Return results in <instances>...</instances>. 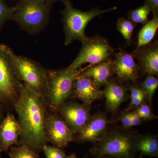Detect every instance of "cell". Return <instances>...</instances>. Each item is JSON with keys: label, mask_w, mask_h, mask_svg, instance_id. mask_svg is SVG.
Wrapping results in <instances>:
<instances>
[{"label": "cell", "mask_w": 158, "mask_h": 158, "mask_svg": "<svg viewBox=\"0 0 158 158\" xmlns=\"http://www.w3.org/2000/svg\"><path fill=\"white\" fill-rule=\"evenodd\" d=\"M14 54L9 46L0 44V101L13 105L23 85L15 71Z\"/></svg>", "instance_id": "cell-5"}, {"label": "cell", "mask_w": 158, "mask_h": 158, "mask_svg": "<svg viewBox=\"0 0 158 158\" xmlns=\"http://www.w3.org/2000/svg\"><path fill=\"white\" fill-rule=\"evenodd\" d=\"M151 12L150 6L147 3H144L141 7L131 10L128 13L127 19L134 25L141 23L144 25L149 21L148 15Z\"/></svg>", "instance_id": "cell-20"}, {"label": "cell", "mask_w": 158, "mask_h": 158, "mask_svg": "<svg viewBox=\"0 0 158 158\" xmlns=\"http://www.w3.org/2000/svg\"><path fill=\"white\" fill-rule=\"evenodd\" d=\"M106 100V106L109 110H117L126 98L127 92L122 85L115 80L110 79L103 91Z\"/></svg>", "instance_id": "cell-17"}, {"label": "cell", "mask_w": 158, "mask_h": 158, "mask_svg": "<svg viewBox=\"0 0 158 158\" xmlns=\"http://www.w3.org/2000/svg\"><path fill=\"white\" fill-rule=\"evenodd\" d=\"M135 112L141 119L150 120L156 118L152 112L149 107L146 104H141L138 106Z\"/></svg>", "instance_id": "cell-26"}, {"label": "cell", "mask_w": 158, "mask_h": 158, "mask_svg": "<svg viewBox=\"0 0 158 158\" xmlns=\"http://www.w3.org/2000/svg\"><path fill=\"white\" fill-rule=\"evenodd\" d=\"M13 62L19 80L44 98L47 86V70L34 60L15 54Z\"/></svg>", "instance_id": "cell-6"}, {"label": "cell", "mask_w": 158, "mask_h": 158, "mask_svg": "<svg viewBox=\"0 0 158 158\" xmlns=\"http://www.w3.org/2000/svg\"><path fill=\"white\" fill-rule=\"evenodd\" d=\"M73 94L88 106L104 96L103 91L99 90L91 79L80 73L75 80Z\"/></svg>", "instance_id": "cell-13"}, {"label": "cell", "mask_w": 158, "mask_h": 158, "mask_svg": "<svg viewBox=\"0 0 158 158\" xmlns=\"http://www.w3.org/2000/svg\"><path fill=\"white\" fill-rule=\"evenodd\" d=\"M42 2H45L50 3V4L52 5L53 3L56 2L58 1H62V0H40Z\"/></svg>", "instance_id": "cell-31"}, {"label": "cell", "mask_w": 158, "mask_h": 158, "mask_svg": "<svg viewBox=\"0 0 158 158\" xmlns=\"http://www.w3.org/2000/svg\"><path fill=\"white\" fill-rule=\"evenodd\" d=\"M82 44L77 56L68 67L69 69H80L86 63L96 65L110 59V56L114 52L107 40L101 36L88 37Z\"/></svg>", "instance_id": "cell-8"}, {"label": "cell", "mask_w": 158, "mask_h": 158, "mask_svg": "<svg viewBox=\"0 0 158 158\" xmlns=\"http://www.w3.org/2000/svg\"><path fill=\"white\" fill-rule=\"evenodd\" d=\"M3 118L2 113V111H1V110L0 109V123H1L2 120Z\"/></svg>", "instance_id": "cell-34"}, {"label": "cell", "mask_w": 158, "mask_h": 158, "mask_svg": "<svg viewBox=\"0 0 158 158\" xmlns=\"http://www.w3.org/2000/svg\"><path fill=\"white\" fill-rule=\"evenodd\" d=\"M112 64L114 73L118 80L124 82L136 81L140 67L135 62L132 55L120 49L115 53Z\"/></svg>", "instance_id": "cell-11"}, {"label": "cell", "mask_w": 158, "mask_h": 158, "mask_svg": "<svg viewBox=\"0 0 158 158\" xmlns=\"http://www.w3.org/2000/svg\"><path fill=\"white\" fill-rule=\"evenodd\" d=\"M66 158H77V157L74 154H72L70 155L67 156V157Z\"/></svg>", "instance_id": "cell-32"}, {"label": "cell", "mask_w": 158, "mask_h": 158, "mask_svg": "<svg viewBox=\"0 0 158 158\" xmlns=\"http://www.w3.org/2000/svg\"><path fill=\"white\" fill-rule=\"evenodd\" d=\"M13 106L21 129L20 145L37 153L42 151L48 142L45 132L47 114L43 98L23 84Z\"/></svg>", "instance_id": "cell-1"}, {"label": "cell", "mask_w": 158, "mask_h": 158, "mask_svg": "<svg viewBox=\"0 0 158 158\" xmlns=\"http://www.w3.org/2000/svg\"><path fill=\"white\" fill-rule=\"evenodd\" d=\"M137 152L143 155L157 157L158 141L156 137L153 135H145L135 139Z\"/></svg>", "instance_id": "cell-19"}, {"label": "cell", "mask_w": 158, "mask_h": 158, "mask_svg": "<svg viewBox=\"0 0 158 158\" xmlns=\"http://www.w3.org/2000/svg\"><path fill=\"white\" fill-rule=\"evenodd\" d=\"M135 25L128 19L123 17L119 18L117 23V29L123 37L128 45L132 42L133 31Z\"/></svg>", "instance_id": "cell-21"}, {"label": "cell", "mask_w": 158, "mask_h": 158, "mask_svg": "<svg viewBox=\"0 0 158 158\" xmlns=\"http://www.w3.org/2000/svg\"><path fill=\"white\" fill-rule=\"evenodd\" d=\"M0 158H1V156H0Z\"/></svg>", "instance_id": "cell-35"}, {"label": "cell", "mask_w": 158, "mask_h": 158, "mask_svg": "<svg viewBox=\"0 0 158 158\" xmlns=\"http://www.w3.org/2000/svg\"><path fill=\"white\" fill-rule=\"evenodd\" d=\"M90 110L85 104L69 102H64L58 111L71 131L73 133H79L90 118Z\"/></svg>", "instance_id": "cell-10"}, {"label": "cell", "mask_w": 158, "mask_h": 158, "mask_svg": "<svg viewBox=\"0 0 158 158\" xmlns=\"http://www.w3.org/2000/svg\"><path fill=\"white\" fill-rule=\"evenodd\" d=\"M107 120L103 113H98L90 117L79 133L78 140L81 142H98L104 137Z\"/></svg>", "instance_id": "cell-14"}, {"label": "cell", "mask_w": 158, "mask_h": 158, "mask_svg": "<svg viewBox=\"0 0 158 158\" xmlns=\"http://www.w3.org/2000/svg\"><path fill=\"white\" fill-rule=\"evenodd\" d=\"M136 152L135 139L119 132L111 133L104 136L91 149V153L96 157L134 158Z\"/></svg>", "instance_id": "cell-7"}, {"label": "cell", "mask_w": 158, "mask_h": 158, "mask_svg": "<svg viewBox=\"0 0 158 158\" xmlns=\"http://www.w3.org/2000/svg\"><path fill=\"white\" fill-rule=\"evenodd\" d=\"M21 133L19 122L13 114L8 113L0 123V153L7 152L12 145H20Z\"/></svg>", "instance_id": "cell-12"}, {"label": "cell", "mask_w": 158, "mask_h": 158, "mask_svg": "<svg viewBox=\"0 0 158 158\" xmlns=\"http://www.w3.org/2000/svg\"><path fill=\"white\" fill-rule=\"evenodd\" d=\"M52 4L40 0H21L10 20L22 29L34 34L42 30L48 21Z\"/></svg>", "instance_id": "cell-4"}, {"label": "cell", "mask_w": 158, "mask_h": 158, "mask_svg": "<svg viewBox=\"0 0 158 158\" xmlns=\"http://www.w3.org/2000/svg\"><path fill=\"white\" fill-rule=\"evenodd\" d=\"M45 132L47 141L59 148L66 147L73 140L74 133L64 120L56 114L47 115Z\"/></svg>", "instance_id": "cell-9"}, {"label": "cell", "mask_w": 158, "mask_h": 158, "mask_svg": "<svg viewBox=\"0 0 158 158\" xmlns=\"http://www.w3.org/2000/svg\"><path fill=\"white\" fill-rule=\"evenodd\" d=\"M15 9V6L9 7L6 5L4 0H0V28L7 20L10 19Z\"/></svg>", "instance_id": "cell-24"}, {"label": "cell", "mask_w": 158, "mask_h": 158, "mask_svg": "<svg viewBox=\"0 0 158 158\" xmlns=\"http://www.w3.org/2000/svg\"><path fill=\"white\" fill-rule=\"evenodd\" d=\"M7 152L10 158H39L36 152L25 145L11 146Z\"/></svg>", "instance_id": "cell-22"}, {"label": "cell", "mask_w": 158, "mask_h": 158, "mask_svg": "<svg viewBox=\"0 0 158 158\" xmlns=\"http://www.w3.org/2000/svg\"><path fill=\"white\" fill-rule=\"evenodd\" d=\"M42 151L44 153L46 158H66L68 156L61 148L47 144L43 147Z\"/></svg>", "instance_id": "cell-25"}, {"label": "cell", "mask_w": 158, "mask_h": 158, "mask_svg": "<svg viewBox=\"0 0 158 158\" xmlns=\"http://www.w3.org/2000/svg\"><path fill=\"white\" fill-rule=\"evenodd\" d=\"M137 56L140 69L144 72L152 76L158 74V44L156 41L148 44L134 52Z\"/></svg>", "instance_id": "cell-15"}, {"label": "cell", "mask_w": 158, "mask_h": 158, "mask_svg": "<svg viewBox=\"0 0 158 158\" xmlns=\"http://www.w3.org/2000/svg\"><path fill=\"white\" fill-rule=\"evenodd\" d=\"M141 119L135 112L131 113V127L140 124Z\"/></svg>", "instance_id": "cell-30"}, {"label": "cell", "mask_w": 158, "mask_h": 158, "mask_svg": "<svg viewBox=\"0 0 158 158\" xmlns=\"http://www.w3.org/2000/svg\"><path fill=\"white\" fill-rule=\"evenodd\" d=\"M141 86L147 95L148 102L151 103L153 97L158 88V79L154 76L148 75L141 83Z\"/></svg>", "instance_id": "cell-23"}, {"label": "cell", "mask_w": 158, "mask_h": 158, "mask_svg": "<svg viewBox=\"0 0 158 158\" xmlns=\"http://www.w3.org/2000/svg\"><path fill=\"white\" fill-rule=\"evenodd\" d=\"M81 69L68 67L60 70H47V86L43 99L46 106L53 112L59 108L73 93L74 83Z\"/></svg>", "instance_id": "cell-3"}, {"label": "cell", "mask_w": 158, "mask_h": 158, "mask_svg": "<svg viewBox=\"0 0 158 158\" xmlns=\"http://www.w3.org/2000/svg\"><path fill=\"white\" fill-rule=\"evenodd\" d=\"M96 158H117L112 157L108 156H101L96 157Z\"/></svg>", "instance_id": "cell-33"}, {"label": "cell", "mask_w": 158, "mask_h": 158, "mask_svg": "<svg viewBox=\"0 0 158 158\" xmlns=\"http://www.w3.org/2000/svg\"><path fill=\"white\" fill-rule=\"evenodd\" d=\"M149 5L153 16L158 17V0H145V2Z\"/></svg>", "instance_id": "cell-29"}, {"label": "cell", "mask_w": 158, "mask_h": 158, "mask_svg": "<svg viewBox=\"0 0 158 158\" xmlns=\"http://www.w3.org/2000/svg\"><path fill=\"white\" fill-rule=\"evenodd\" d=\"M114 71L111 59L106 60L96 65L81 70V75L88 77L93 81L98 87L106 85Z\"/></svg>", "instance_id": "cell-16"}, {"label": "cell", "mask_w": 158, "mask_h": 158, "mask_svg": "<svg viewBox=\"0 0 158 158\" xmlns=\"http://www.w3.org/2000/svg\"><path fill=\"white\" fill-rule=\"evenodd\" d=\"M119 120L121 122L123 127H131V113H124L122 114Z\"/></svg>", "instance_id": "cell-28"}, {"label": "cell", "mask_w": 158, "mask_h": 158, "mask_svg": "<svg viewBox=\"0 0 158 158\" xmlns=\"http://www.w3.org/2000/svg\"><path fill=\"white\" fill-rule=\"evenodd\" d=\"M146 96V94H142V95L138 96V97L131 99V101H130V104L129 105V110L131 109V108H134L135 106H138L141 105L142 102L144 101Z\"/></svg>", "instance_id": "cell-27"}, {"label": "cell", "mask_w": 158, "mask_h": 158, "mask_svg": "<svg viewBox=\"0 0 158 158\" xmlns=\"http://www.w3.org/2000/svg\"><path fill=\"white\" fill-rule=\"evenodd\" d=\"M64 9L62 11L63 29L65 32V44L68 45L75 40L83 43L88 37L85 34V28L88 24L99 15L116 10L117 7L101 9L98 7L88 11H83L73 8L70 0H62Z\"/></svg>", "instance_id": "cell-2"}, {"label": "cell", "mask_w": 158, "mask_h": 158, "mask_svg": "<svg viewBox=\"0 0 158 158\" xmlns=\"http://www.w3.org/2000/svg\"><path fill=\"white\" fill-rule=\"evenodd\" d=\"M158 28V17L153 16L141 28L138 35L137 47L135 52L149 44L155 36Z\"/></svg>", "instance_id": "cell-18"}]
</instances>
